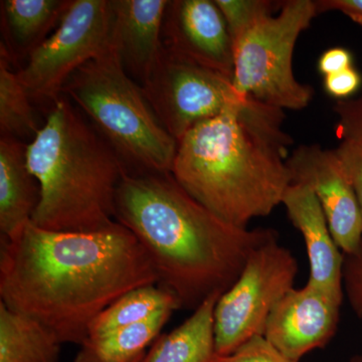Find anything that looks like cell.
I'll list each match as a JSON object with an SVG mask.
<instances>
[{
    "label": "cell",
    "instance_id": "cell-1",
    "mask_svg": "<svg viewBox=\"0 0 362 362\" xmlns=\"http://www.w3.org/2000/svg\"><path fill=\"white\" fill-rule=\"evenodd\" d=\"M0 242V302L63 344H82L93 320L125 293L158 284L146 252L119 223L102 232L62 233L30 221Z\"/></svg>",
    "mask_w": 362,
    "mask_h": 362
},
{
    "label": "cell",
    "instance_id": "cell-2",
    "mask_svg": "<svg viewBox=\"0 0 362 362\" xmlns=\"http://www.w3.org/2000/svg\"><path fill=\"white\" fill-rule=\"evenodd\" d=\"M115 220L140 243L180 308L195 310L239 278L257 247L279 235L273 228H238L195 201L171 173H125Z\"/></svg>",
    "mask_w": 362,
    "mask_h": 362
},
{
    "label": "cell",
    "instance_id": "cell-3",
    "mask_svg": "<svg viewBox=\"0 0 362 362\" xmlns=\"http://www.w3.org/2000/svg\"><path fill=\"white\" fill-rule=\"evenodd\" d=\"M284 111L250 98L197 124L178 141L171 175L185 192L238 228L269 216L292 183Z\"/></svg>",
    "mask_w": 362,
    "mask_h": 362
},
{
    "label": "cell",
    "instance_id": "cell-4",
    "mask_svg": "<svg viewBox=\"0 0 362 362\" xmlns=\"http://www.w3.org/2000/svg\"><path fill=\"white\" fill-rule=\"evenodd\" d=\"M26 160L40 187L35 226L52 232L97 233L116 225V194L127 169L65 98L52 103L26 147Z\"/></svg>",
    "mask_w": 362,
    "mask_h": 362
},
{
    "label": "cell",
    "instance_id": "cell-5",
    "mask_svg": "<svg viewBox=\"0 0 362 362\" xmlns=\"http://www.w3.org/2000/svg\"><path fill=\"white\" fill-rule=\"evenodd\" d=\"M62 94L84 112L128 173H171L178 142L124 70L116 49L81 66Z\"/></svg>",
    "mask_w": 362,
    "mask_h": 362
},
{
    "label": "cell",
    "instance_id": "cell-6",
    "mask_svg": "<svg viewBox=\"0 0 362 362\" xmlns=\"http://www.w3.org/2000/svg\"><path fill=\"white\" fill-rule=\"evenodd\" d=\"M312 0L283 2L276 16H267L235 45L233 85L243 96L280 110H302L314 90L293 71V54L300 35L318 16Z\"/></svg>",
    "mask_w": 362,
    "mask_h": 362
},
{
    "label": "cell",
    "instance_id": "cell-7",
    "mask_svg": "<svg viewBox=\"0 0 362 362\" xmlns=\"http://www.w3.org/2000/svg\"><path fill=\"white\" fill-rule=\"evenodd\" d=\"M298 262L279 235L257 247L239 278L221 295L214 309L216 354L230 356L263 335L271 312L294 288Z\"/></svg>",
    "mask_w": 362,
    "mask_h": 362
},
{
    "label": "cell",
    "instance_id": "cell-8",
    "mask_svg": "<svg viewBox=\"0 0 362 362\" xmlns=\"http://www.w3.org/2000/svg\"><path fill=\"white\" fill-rule=\"evenodd\" d=\"M114 49L111 0H71L57 30L16 73L32 100L54 103L76 71Z\"/></svg>",
    "mask_w": 362,
    "mask_h": 362
},
{
    "label": "cell",
    "instance_id": "cell-9",
    "mask_svg": "<svg viewBox=\"0 0 362 362\" xmlns=\"http://www.w3.org/2000/svg\"><path fill=\"white\" fill-rule=\"evenodd\" d=\"M141 88L157 118L177 142L197 124L250 99L235 90L232 78L165 49Z\"/></svg>",
    "mask_w": 362,
    "mask_h": 362
},
{
    "label": "cell",
    "instance_id": "cell-10",
    "mask_svg": "<svg viewBox=\"0 0 362 362\" xmlns=\"http://www.w3.org/2000/svg\"><path fill=\"white\" fill-rule=\"evenodd\" d=\"M292 183L311 188L320 202L333 239L343 255L362 244V213L356 192L335 149L300 145L287 160Z\"/></svg>",
    "mask_w": 362,
    "mask_h": 362
},
{
    "label": "cell",
    "instance_id": "cell-11",
    "mask_svg": "<svg viewBox=\"0 0 362 362\" xmlns=\"http://www.w3.org/2000/svg\"><path fill=\"white\" fill-rule=\"evenodd\" d=\"M164 49L178 58L232 78L235 49L214 0H171L162 25Z\"/></svg>",
    "mask_w": 362,
    "mask_h": 362
},
{
    "label": "cell",
    "instance_id": "cell-12",
    "mask_svg": "<svg viewBox=\"0 0 362 362\" xmlns=\"http://www.w3.org/2000/svg\"><path fill=\"white\" fill-rule=\"evenodd\" d=\"M340 306L311 286L293 288L271 312L263 337L286 357L299 362L334 337Z\"/></svg>",
    "mask_w": 362,
    "mask_h": 362
},
{
    "label": "cell",
    "instance_id": "cell-13",
    "mask_svg": "<svg viewBox=\"0 0 362 362\" xmlns=\"http://www.w3.org/2000/svg\"><path fill=\"white\" fill-rule=\"evenodd\" d=\"M282 204L306 245L310 267L307 285L341 305L344 296V256L333 239L327 218L315 194L307 185L291 183L286 189Z\"/></svg>",
    "mask_w": 362,
    "mask_h": 362
},
{
    "label": "cell",
    "instance_id": "cell-14",
    "mask_svg": "<svg viewBox=\"0 0 362 362\" xmlns=\"http://www.w3.org/2000/svg\"><path fill=\"white\" fill-rule=\"evenodd\" d=\"M168 0H111L114 45L124 70L144 82L164 47L162 25Z\"/></svg>",
    "mask_w": 362,
    "mask_h": 362
},
{
    "label": "cell",
    "instance_id": "cell-15",
    "mask_svg": "<svg viewBox=\"0 0 362 362\" xmlns=\"http://www.w3.org/2000/svg\"><path fill=\"white\" fill-rule=\"evenodd\" d=\"M28 144L0 139V233L9 239L32 221L40 202L39 181L26 160Z\"/></svg>",
    "mask_w": 362,
    "mask_h": 362
},
{
    "label": "cell",
    "instance_id": "cell-16",
    "mask_svg": "<svg viewBox=\"0 0 362 362\" xmlns=\"http://www.w3.org/2000/svg\"><path fill=\"white\" fill-rule=\"evenodd\" d=\"M71 0H4L2 30L6 44L1 54L9 61L28 58L64 18Z\"/></svg>",
    "mask_w": 362,
    "mask_h": 362
},
{
    "label": "cell",
    "instance_id": "cell-17",
    "mask_svg": "<svg viewBox=\"0 0 362 362\" xmlns=\"http://www.w3.org/2000/svg\"><path fill=\"white\" fill-rule=\"evenodd\" d=\"M221 294H214L175 330L162 335L140 362H211L216 356L214 309Z\"/></svg>",
    "mask_w": 362,
    "mask_h": 362
},
{
    "label": "cell",
    "instance_id": "cell-18",
    "mask_svg": "<svg viewBox=\"0 0 362 362\" xmlns=\"http://www.w3.org/2000/svg\"><path fill=\"white\" fill-rule=\"evenodd\" d=\"M62 345L42 324L0 302V362H59Z\"/></svg>",
    "mask_w": 362,
    "mask_h": 362
},
{
    "label": "cell",
    "instance_id": "cell-19",
    "mask_svg": "<svg viewBox=\"0 0 362 362\" xmlns=\"http://www.w3.org/2000/svg\"><path fill=\"white\" fill-rule=\"evenodd\" d=\"M173 311H164L145 322L97 337H88L75 362H140L156 342Z\"/></svg>",
    "mask_w": 362,
    "mask_h": 362
},
{
    "label": "cell",
    "instance_id": "cell-20",
    "mask_svg": "<svg viewBox=\"0 0 362 362\" xmlns=\"http://www.w3.org/2000/svg\"><path fill=\"white\" fill-rule=\"evenodd\" d=\"M175 295L158 284L142 286L125 293L90 323L88 337H97L149 320L164 311H176ZM87 337V338H88Z\"/></svg>",
    "mask_w": 362,
    "mask_h": 362
},
{
    "label": "cell",
    "instance_id": "cell-21",
    "mask_svg": "<svg viewBox=\"0 0 362 362\" xmlns=\"http://www.w3.org/2000/svg\"><path fill=\"white\" fill-rule=\"evenodd\" d=\"M42 128L32 106V98L11 69L4 54L0 59V133L1 137L33 138Z\"/></svg>",
    "mask_w": 362,
    "mask_h": 362
},
{
    "label": "cell",
    "instance_id": "cell-22",
    "mask_svg": "<svg viewBox=\"0 0 362 362\" xmlns=\"http://www.w3.org/2000/svg\"><path fill=\"white\" fill-rule=\"evenodd\" d=\"M214 2L225 18L233 49L255 25L267 16H273L283 4L269 0H214Z\"/></svg>",
    "mask_w": 362,
    "mask_h": 362
},
{
    "label": "cell",
    "instance_id": "cell-23",
    "mask_svg": "<svg viewBox=\"0 0 362 362\" xmlns=\"http://www.w3.org/2000/svg\"><path fill=\"white\" fill-rule=\"evenodd\" d=\"M211 362H294L281 354L263 335L245 342L230 356L214 357Z\"/></svg>",
    "mask_w": 362,
    "mask_h": 362
},
{
    "label": "cell",
    "instance_id": "cell-24",
    "mask_svg": "<svg viewBox=\"0 0 362 362\" xmlns=\"http://www.w3.org/2000/svg\"><path fill=\"white\" fill-rule=\"evenodd\" d=\"M333 110L338 116L337 134L341 141L362 144V95L356 99L340 100Z\"/></svg>",
    "mask_w": 362,
    "mask_h": 362
},
{
    "label": "cell",
    "instance_id": "cell-25",
    "mask_svg": "<svg viewBox=\"0 0 362 362\" xmlns=\"http://www.w3.org/2000/svg\"><path fill=\"white\" fill-rule=\"evenodd\" d=\"M343 256V289L352 310L362 320V244L354 254Z\"/></svg>",
    "mask_w": 362,
    "mask_h": 362
},
{
    "label": "cell",
    "instance_id": "cell-26",
    "mask_svg": "<svg viewBox=\"0 0 362 362\" xmlns=\"http://www.w3.org/2000/svg\"><path fill=\"white\" fill-rule=\"evenodd\" d=\"M335 150L351 181L362 213V144L354 141H341Z\"/></svg>",
    "mask_w": 362,
    "mask_h": 362
},
{
    "label": "cell",
    "instance_id": "cell-27",
    "mask_svg": "<svg viewBox=\"0 0 362 362\" xmlns=\"http://www.w3.org/2000/svg\"><path fill=\"white\" fill-rule=\"evenodd\" d=\"M361 74L354 68L332 74L324 77V89L330 96L340 100H346L361 87Z\"/></svg>",
    "mask_w": 362,
    "mask_h": 362
},
{
    "label": "cell",
    "instance_id": "cell-28",
    "mask_svg": "<svg viewBox=\"0 0 362 362\" xmlns=\"http://www.w3.org/2000/svg\"><path fill=\"white\" fill-rule=\"evenodd\" d=\"M354 59L351 52L343 47H332L321 54L318 59V70L324 76L332 75L351 68Z\"/></svg>",
    "mask_w": 362,
    "mask_h": 362
},
{
    "label": "cell",
    "instance_id": "cell-29",
    "mask_svg": "<svg viewBox=\"0 0 362 362\" xmlns=\"http://www.w3.org/2000/svg\"><path fill=\"white\" fill-rule=\"evenodd\" d=\"M318 13L339 11L354 23L362 25V0H319Z\"/></svg>",
    "mask_w": 362,
    "mask_h": 362
},
{
    "label": "cell",
    "instance_id": "cell-30",
    "mask_svg": "<svg viewBox=\"0 0 362 362\" xmlns=\"http://www.w3.org/2000/svg\"><path fill=\"white\" fill-rule=\"evenodd\" d=\"M350 362H362V351L350 359Z\"/></svg>",
    "mask_w": 362,
    "mask_h": 362
}]
</instances>
